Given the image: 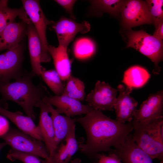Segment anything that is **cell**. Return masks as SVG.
<instances>
[{"instance_id": "14", "label": "cell", "mask_w": 163, "mask_h": 163, "mask_svg": "<svg viewBox=\"0 0 163 163\" xmlns=\"http://www.w3.org/2000/svg\"><path fill=\"white\" fill-rule=\"evenodd\" d=\"M114 148L113 152L123 163H153V159L137 145L131 134Z\"/></svg>"}, {"instance_id": "36", "label": "cell", "mask_w": 163, "mask_h": 163, "mask_svg": "<svg viewBox=\"0 0 163 163\" xmlns=\"http://www.w3.org/2000/svg\"><path fill=\"white\" fill-rule=\"evenodd\" d=\"M160 161V162L159 163H163V160Z\"/></svg>"}, {"instance_id": "31", "label": "cell", "mask_w": 163, "mask_h": 163, "mask_svg": "<svg viewBox=\"0 0 163 163\" xmlns=\"http://www.w3.org/2000/svg\"><path fill=\"white\" fill-rule=\"evenodd\" d=\"M55 1L61 6L68 13L72 19H74L75 18L73 12V6L76 2L75 0H56Z\"/></svg>"}, {"instance_id": "28", "label": "cell", "mask_w": 163, "mask_h": 163, "mask_svg": "<svg viewBox=\"0 0 163 163\" xmlns=\"http://www.w3.org/2000/svg\"><path fill=\"white\" fill-rule=\"evenodd\" d=\"M7 158L12 161L18 160L23 163H51L46 159H41L40 157L35 155L12 149L7 155Z\"/></svg>"}, {"instance_id": "24", "label": "cell", "mask_w": 163, "mask_h": 163, "mask_svg": "<svg viewBox=\"0 0 163 163\" xmlns=\"http://www.w3.org/2000/svg\"><path fill=\"white\" fill-rule=\"evenodd\" d=\"M66 81L62 94L81 102L83 101L85 97V85L83 82L72 75Z\"/></svg>"}, {"instance_id": "34", "label": "cell", "mask_w": 163, "mask_h": 163, "mask_svg": "<svg viewBox=\"0 0 163 163\" xmlns=\"http://www.w3.org/2000/svg\"><path fill=\"white\" fill-rule=\"evenodd\" d=\"M70 163H82L81 160L78 158H75L70 161Z\"/></svg>"}, {"instance_id": "10", "label": "cell", "mask_w": 163, "mask_h": 163, "mask_svg": "<svg viewBox=\"0 0 163 163\" xmlns=\"http://www.w3.org/2000/svg\"><path fill=\"white\" fill-rule=\"evenodd\" d=\"M90 27L89 23L86 21L78 23L73 19L62 17L53 24L51 28L56 34L59 45L67 48L77 34L87 33Z\"/></svg>"}, {"instance_id": "18", "label": "cell", "mask_w": 163, "mask_h": 163, "mask_svg": "<svg viewBox=\"0 0 163 163\" xmlns=\"http://www.w3.org/2000/svg\"><path fill=\"white\" fill-rule=\"evenodd\" d=\"M47 104L52 120L55 133V145L56 149L69 133L73 127L75 125V118L72 119L71 117L61 115L52 106Z\"/></svg>"}, {"instance_id": "3", "label": "cell", "mask_w": 163, "mask_h": 163, "mask_svg": "<svg viewBox=\"0 0 163 163\" xmlns=\"http://www.w3.org/2000/svg\"><path fill=\"white\" fill-rule=\"evenodd\" d=\"M137 145L152 159L163 160V119L140 123L131 122Z\"/></svg>"}, {"instance_id": "15", "label": "cell", "mask_w": 163, "mask_h": 163, "mask_svg": "<svg viewBox=\"0 0 163 163\" xmlns=\"http://www.w3.org/2000/svg\"><path fill=\"white\" fill-rule=\"evenodd\" d=\"M36 107L40 109L38 125L50 157L56 150L55 145V133L52 120L47 104L43 100L38 103Z\"/></svg>"}, {"instance_id": "30", "label": "cell", "mask_w": 163, "mask_h": 163, "mask_svg": "<svg viewBox=\"0 0 163 163\" xmlns=\"http://www.w3.org/2000/svg\"><path fill=\"white\" fill-rule=\"evenodd\" d=\"M98 163H123L120 158L113 151L108 155L99 153L96 156Z\"/></svg>"}, {"instance_id": "19", "label": "cell", "mask_w": 163, "mask_h": 163, "mask_svg": "<svg viewBox=\"0 0 163 163\" xmlns=\"http://www.w3.org/2000/svg\"><path fill=\"white\" fill-rule=\"evenodd\" d=\"M74 126L65 139L58 146L52 156L50 157L52 163H68L79 148L75 137Z\"/></svg>"}, {"instance_id": "13", "label": "cell", "mask_w": 163, "mask_h": 163, "mask_svg": "<svg viewBox=\"0 0 163 163\" xmlns=\"http://www.w3.org/2000/svg\"><path fill=\"white\" fill-rule=\"evenodd\" d=\"M43 101L47 104L55 106L56 110L59 113H64L69 117L86 114L93 109L88 104H84L78 100L63 94L47 96Z\"/></svg>"}, {"instance_id": "4", "label": "cell", "mask_w": 163, "mask_h": 163, "mask_svg": "<svg viewBox=\"0 0 163 163\" xmlns=\"http://www.w3.org/2000/svg\"><path fill=\"white\" fill-rule=\"evenodd\" d=\"M127 36V47L134 48L150 59L155 64V69L152 71L153 73L155 75L159 74L161 69L158 64L163 59L162 41L143 30H129Z\"/></svg>"}, {"instance_id": "12", "label": "cell", "mask_w": 163, "mask_h": 163, "mask_svg": "<svg viewBox=\"0 0 163 163\" xmlns=\"http://www.w3.org/2000/svg\"><path fill=\"white\" fill-rule=\"evenodd\" d=\"M119 94L114 105L116 120L121 123L131 122L137 110L138 102L130 94L133 88L120 84L117 87Z\"/></svg>"}, {"instance_id": "35", "label": "cell", "mask_w": 163, "mask_h": 163, "mask_svg": "<svg viewBox=\"0 0 163 163\" xmlns=\"http://www.w3.org/2000/svg\"><path fill=\"white\" fill-rule=\"evenodd\" d=\"M7 145V144L5 142L0 143V152L2 149Z\"/></svg>"}, {"instance_id": "1", "label": "cell", "mask_w": 163, "mask_h": 163, "mask_svg": "<svg viewBox=\"0 0 163 163\" xmlns=\"http://www.w3.org/2000/svg\"><path fill=\"white\" fill-rule=\"evenodd\" d=\"M75 121L82 126L87 137L85 142L79 144V149L91 158L110 151L112 147L123 143L133 130L131 122L120 123L94 109L84 117L75 118Z\"/></svg>"}, {"instance_id": "21", "label": "cell", "mask_w": 163, "mask_h": 163, "mask_svg": "<svg viewBox=\"0 0 163 163\" xmlns=\"http://www.w3.org/2000/svg\"><path fill=\"white\" fill-rule=\"evenodd\" d=\"M67 48L48 45V51L53 59L55 70L62 81H66L71 75L72 61L69 58Z\"/></svg>"}, {"instance_id": "11", "label": "cell", "mask_w": 163, "mask_h": 163, "mask_svg": "<svg viewBox=\"0 0 163 163\" xmlns=\"http://www.w3.org/2000/svg\"><path fill=\"white\" fill-rule=\"evenodd\" d=\"M163 91L151 94L137 110L132 121L145 123L163 118Z\"/></svg>"}, {"instance_id": "8", "label": "cell", "mask_w": 163, "mask_h": 163, "mask_svg": "<svg viewBox=\"0 0 163 163\" xmlns=\"http://www.w3.org/2000/svg\"><path fill=\"white\" fill-rule=\"evenodd\" d=\"M120 12L122 23L126 28L153 23L145 1L124 0Z\"/></svg>"}, {"instance_id": "16", "label": "cell", "mask_w": 163, "mask_h": 163, "mask_svg": "<svg viewBox=\"0 0 163 163\" xmlns=\"http://www.w3.org/2000/svg\"><path fill=\"white\" fill-rule=\"evenodd\" d=\"M0 114L8 119L21 132L43 142L38 126L36 125L31 117L24 116L20 111H9L0 106Z\"/></svg>"}, {"instance_id": "32", "label": "cell", "mask_w": 163, "mask_h": 163, "mask_svg": "<svg viewBox=\"0 0 163 163\" xmlns=\"http://www.w3.org/2000/svg\"><path fill=\"white\" fill-rule=\"evenodd\" d=\"M9 130V124L8 120L2 116L0 115V137H1Z\"/></svg>"}, {"instance_id": "22", "label": "cell", "mask_w": 163, "mask_h": 163, "mask_svg": "<svg viewBox=\"0 0 163 163\" xmlns=\"http://www.w3.org/2000/svg\"><path fill=\"white\" fill-rule=\"evenodd\" d=\"M8 0H0V34L9 24L18 17L26 24L31 21L23 8H12L8 6Z\"/></svg>"}, {"instance_id": "5", "label": "cell", "mask_w": 163, "mask_h": 163, "mask_svg": "<svg viewBox=\"0 0 163 163\" xmlns=\"http://www.w3.org/2000/svg\"><path fill=\"white\" fill-rule=\"evenodd\" d=\"M1 137L12 149L35 155L52 163L45 144L40 140L14 129H9Z\"/></svg>"}, {"instance_id": "33", "label": "cell", "mask_w": 163, "mask_h": 163, "mask_svg": "<svg viewBox=\"0 0 163 163\" xmlns=\"http://www.w3.org/2000/svg\"><path fill=\"white\" fill-rule=\"evenodd\" d=\"M163 21L155 28L153 36L159 40H162L163 39Z\"/></svg>"}, {"instance_id": "9", "label": "cell", "mask_w": 163, "mask_h": 163, "mask_svg": "<svg viewBox=\"0 0 163 163\" xmlns=\"http://www.w3.org/2000/svg\"><path fill=\"white\" fill-rule=\"evenodd\" d=\"M117 91L108 83L98 80L94 89L87 95L85 100L94 110L113 111Z\"/></svg>"}, {"instance_id": "2", "label": "cell", "mask_w": 163, "mask_h": 163, "mask_svg": "<svg viewBox=\"0 0 163 163\" xmlns=\"http://www.w3.org/2000/svg\"><path fill=\"white\" fill-rule=\"evenodd\" d=\"M32 72L24 74L13 82L0 84V93L4 100L12 101L20 106L27 116L33 119L36 118L34 107L49 96L42 84L34 85Z\"/></svg>"}, {"instance_id": "6", "label": "cell", "mask_w": 163, "mask_h": 163, "mask_svg": "<svg viewBox=\"0 0 163 163\" xmlns=\"http://www.w3.org/2000/svg\"><path fill=\"white\" fill-rule=\"evenodd\" d=\"M21 2L23 8L34 25L40 39L42 48L41 62H49L51 59L48 51L46 29L48 25L53 24L54 22L46 18L39 1L23 0Z\"/></svg>"}, {"instance_id": "17", "label": "cell", "mask_w": 163, "mask_h": 163, "mask_svg": "<svg viewBox=\"0 0 163 163\" xmlns=\"http://www.w3.org/2000/svg\"><path fill=\"white\" fill-rule=\"evenodd\" d=\"M27 24L23 21L8 24L0 34V51L16 47L27 33Z\"/></svg>"}, {"instance_id": "20", "label": "cell", "mask_w": 163, "mask_h": 163, "mask_svg": "<svg viewBox=\"0 0 163 163\" xmlns=\"http://www.w3.org/2000/svg\"><path fill=\"white\" fill-rule=\"evenodd\" d=\"M28 48L32 72L40 76L43 67L41 65V45L38 34L31 21L27 24Z\"/></svg>"}, {"instance_id": "29", "label": "cell", "mask_w": 163, "mask_h": 163, "mask_svg": "<svg viewBox=\"0 0 163 163\" xmlns=\"http://www.w3.org/2000/svg\"><path fill=\"white\" fill-rule=\"evenodd\" d=\"M145 2L156 28L163 21V1L148 0Z\"/></svg>"}, {"instance_id": "7", "label": "cell", "mask_w": 163, "mask_h": 163, "mask_svg": "<svg viewBox=\"0 0 163 163\" xmlns=\"http://www.w3.org/2000/svg\"><path fill=\"white\" fill-rule=\"evenodd\" d=\"M24 50L21 43L0 54V84L15 80L24 75L22 69Z\"/></svg>"}, {"instance_id": "25", "label": "cell", "mask_w": 163, "mask_h": 163, "mask_svg": "<svg viewBox=\"0 0 163 163\" xmlns=\"http://www.w3.org/2000/svg\"><path fill=\"white\" fill-rule=\"evenodd\" d=\"M40 76L56 95H60L62 94L65 87L59 75L55 70H47L43 67Z\"/></svg>"}, {"instance_id": "23", "label": "cell", "mask_w": 163, "mask_h": 163, "mask_svg": "<svg viewBox=\"0 0 163 163\" xmlns=\"http://www.w3.org/2000/svg\"><path fill=\"white\" fill-rule=\"evenodd\" d=\"M150 76L146 69L140 66H134L125 71L122 82L133 89L140 88L146 83Z\"/></svg>"}, {"instance_id": "27", "label": "cell", "mask_w": 163, "mask_h": 163, "mask_svg": "<svg viewBox=\"0 0 163 163\" xmlns=\"http://www.w3.org/2000/svg\"><path fill=\"white\" fill-rule=\"evenodd\" d=\"M96 46L94 42L87 38L79 39L74 44L73 52L75 56L79 59L90 57L94 54Z\"/></svg>"}, {"instance_id": "26", "label": "cell", "mask_w": 163, "mask_h": 163, "mask_svg": "<svg viewBox=\"0 0 163 163\" xmlns=\"http://www.w3.org/2000/svg\"><path fill=\"white\" fill-rule=\"evenodd\" d=\"M124 0H94L89 1L92 9L108 13L113 15L119 13Z\"/></svg>"}]
</instances>
